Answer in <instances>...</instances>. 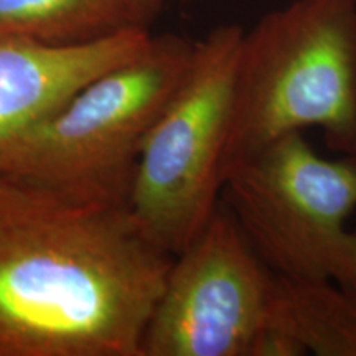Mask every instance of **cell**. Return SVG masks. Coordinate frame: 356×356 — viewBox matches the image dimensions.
<instances>
[{
  "instance_id": "cell-8",
  "label": "cell",
  "mask_w": 356,
  "mask_h": 356,
  "mask_svg": "<svg viewBox=\"0 0 356 356\" xmlns=\"http://www.w3.org/2000/svg\"><path fill=\"white\" fill-rule=\"evenodd\" d=\"M163 0H0V37L74 47L150 30Z\"/></svg>"
},
{
  "instance_id": "cell-9",
  "label": "cell",
  "mask_w": 356,
  "mask_h": 356,
  "mask_svg": "<svg viewBox=\"0 0 356 356\" xmlns=\"http://www.w3.org/2000/svg\"><path fill=\"white\" fill-rule=\"evenodd\" d=\"M267 325L287 332L305 355L356 356V289L277 275Z\"/></svg>"
},
{
  "instance_id": "cell-6",
  "label": "cell",
  "mask_w": 356,
  "mask_h": 356,
  "mask_svg": "<svg viewBox=\"0 0 356 356\" xmlns=\"http://www.w3.org/2000/svg\"><path fill=\"white\" fill-rule=\"evenodd\" d=\"M277 275L228 204L173 257L147 322L144 356H251L269 323Z\"/></svg>"
},
{
  "instance_id": "cell-4",
  "label": "cell",
  "mask_w": 356,
  "mask_h": 356,
  "mask_svg": "<svg viewBox=\"0 0 356 356\" xmlns=\"http://www.w3.org/2000/svg\"><path fill=\"white\" fill-rule=\"evenodd\" d=\"M244 30L221 25L195 43L184 81L137 162L126 210L137 231L175 257L202 233L222 195V155Z\"/></svg>"
},
{
  "instance_id": "cell-1",
  "label": "cell",
  "mask_w": 356,
  "mask_h": 356,
  "mask_svg": "<svg viewBox=\"0 0 356 356\" xmlns=\"http://www.w3.org/2000/svg\"><path fill=\"white\" fill-rule=\"evenodd\" d=\"M172 261L126 208L0 175V356H144Z\"/></svg>"
},
{
  "instance_id": "cell-3",
  "label": "cell",
  "mask_w": 356,
  "mask_h": 356,
  "mask_svg": "<svg viewBox=\"0 0 356 356\" xmlns=\"http://www.w3.org/2000/svg\"><path fill=\"white\" fill-rule=\"evenodd\" d=\"M195 43L154 35L73 92L13 145L0 175L68 202L126 208L142 147L184 81Z\"/></svg>"
},
{
  "instance_id": "cell-2",
  "label": "cell",
  "mask_w": 356,
  "mask_h": 356,
  "mask_svg": "<svg viewBox=\"0 0 356 356\" xmlns=\"http://www.w3.org/2000/svg\"><path fill=\"white\" fill-rule=\"evenodd\" d=\"M356 154V0H293L244 32L222 181L231 168L293 132Z\"/></svg>"
},
{
  "instance_id": "cell-5",
  "label": "cell",
  "mask_w": 356,
  "mask_h": 356,
  "mask_svg": "<svg viewBox=\"0 0 356 356\" xmlns=\"http://www.w3.org/2000/svg\"><path fill=\"white\" fill-rule=\"evenodd\" d=\"M221 200L275 275L356 289V154L327 160L289 134L231 168Z\"/></svg>"
},
{
  "instance_id": "cell-7",
  "label": "cell",
  "mask_w": 356,
  "mask_h": 356,
  "mask_svg": "<svg viewBox=\"0 0 356 356\" xmlns=\"http://www.w3.org/2000/svg\"><path fill=\"white\" fill-rule=\"evenodd\" d=\"M150 37V30H131L74 47L0 37V165L35 124L91 79L144 50Z\"/></svg>"
}]
</instances>
